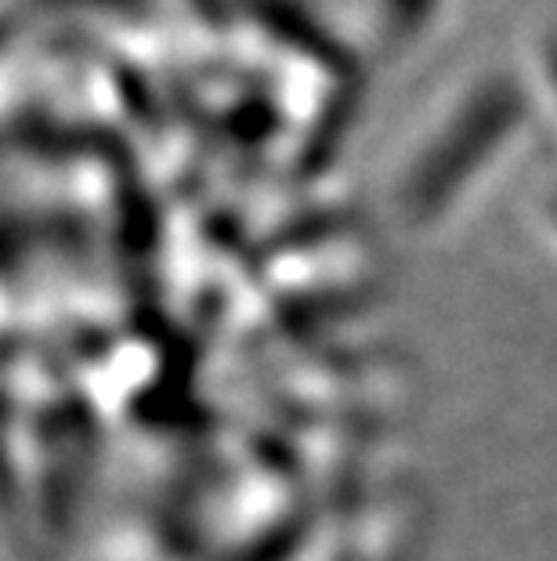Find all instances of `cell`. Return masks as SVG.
Listing matches in <instances>:
<instances>
[{"label": "cell", "instance_id": "cell-1", "mask_svg": "<svg viewBox=\"0 0 557 561\" xmlns=\"http://www.w3.org/2000/svg\"><path fill=\"white\" fill-rule=\"evenodd\" d=\"M532 116V94L514 77L485 73L453 102L423 152L420 174H413V203L438 214L445 203L492 171V163L514 146Z\"/></svg>", "mask_w": 557, "mask_h": 561}]
</instances>
